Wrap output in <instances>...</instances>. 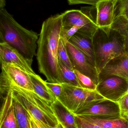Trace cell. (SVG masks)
Returning <instances> with one entry per match:
<instances>
[{
	"mask_svg": "<svg viewBox=\"0 0 128 128\" xmlns=\"http://www.w3.org/2000/svg\"><path fill=\"white\" fill-rule=\"evenodd\" d=\"M46 83L47 87L57 99L61 95L63 91V87L62 84L47 82L46 81Z\"/></svg>",
	"mask_w": 128,
	"mask_h": 128,
	"instance_id": "27",
	"label": "cell"
},
{
	"mask_svg": "<svg viewBox=\"0 0 128 128\" xmlns=\"http://www.w3.org/2000/svg\"><path fill=\"white\" fill-rule=\"evenodd\" d=\"M100 0H68V4L70 5L85 4L95 6L97 3Z\"/></svg>",
	"mask_w": 128,
	"mask_h": 128,
	"instance_id": "30",
	"label": "cell"
},
{
	"mask_svg": "<svg viewBox=\"0 0 128 128\" xmlns=\"http://www.w3.org/2000/svg\"><path fill=\"white\" fill-rule=\"evenodd\" d=\"M75 116L78 128H101L97 125L86 121L80 116L75 115Z\"/></svg>",
	"mask_w": 128,
	"mask_h": 128,
	"instance_id": "28",
	"label": "cell"
},
{
	"mask_svg": "<svg viewBox=\"0 0 128 128\" xmlns=\"http://www.w3.org/2000/svg\"><path fill=\"white\" fill-rule=\"evenodd\" d=\"M63 128V127H62L61 125L60 124H59L58 126V128Z\"/></svg>",
	"mask_w": 128,
	"mask_h": 128,
	"instance_id": "32",
	"label": "cell"
},
{
	"mask_svg": "<svg viewBox=\"0 0 128 128\" xmlns=\"http://www.w3.org/2000/svg\"><path fill=\"white\" fill-rule=\"evenodd\" d=\"M38 36L20 24L5 8L0 9V42L16 49L32 64L37 55Z\"/></svg>",
	"mask_w": 128,
	"mask_h": 128,
	"instance_id": "2",
	"label": "cell"
},
{
	"mask_svg": "<svg viewBox=\"0 0 128 128\" xmlns=\"http://www.w3.org/2000/svg\"><path fill=\"white\" fill-rule=\"evenodd\" d=\"M1 64V75L16 86L34 92L30 75L28 73L15 65L5 63Z\"/></svg>",
	"mask_w": 128,
	"mask_h": 128,
	"instance_id": "11",
	"label": "cell"
},
{
	"mask_svg": "<svg viewBox=\"0 0 128 128\" xmlns=\"http://www.w3.org/2000/svg\"><path fill=\"white\" fill-rule=\"evenodd\" d=\"M121 115L128 119V92L118 101Z\"/></svg>",
	"mask_w": 128,
	"mask_h": 128,
	"instance_id": "26",
	"label": "cell"
},
{
	"mask_svg": "<svg viewBox=\"0 0 128 128\" xmlns=\"http://www.w3.org/2000/svg\"><path fill=\"white\" fill-rule=\"evenodd\" d=\"M3 99L0 114V128H17L12 92L10 89Z\"/></svg>",
	"mask_w": 128,
	"mask_h": 128,
	"instance_id": "13",
	"label": "cell"
},
{
	"mask_svg": "<svg viewBox=\"0 0 128 128\" xmlns=\"http://www.w3.org/2000/svg\"><path fill=\"white\" fill-rule=\"evenodd\" d=\"M111 28L118 32L121 36L125 53L128 55V20L122 16H116Z\"/></svg>",
	"mask_w": 128,
	"mask_h": 128,
	"instance_id": "19",
	"label": "cell"
},
{
	"mask_svg": "<svg viewBox=\"0 0 128 128\" xmlns=\"http://www.w3.org/2000/svg\"><path fill=\"white\" fill-rule=\"evenodd\" d=\"M114 75L128 80V55L118 57L110 61L99 74V80L109 75Z\"/></svg>",
	"mask_w": 128,
	"mask_h": 128,
	"instance_id": "14",
	"label": "cell"
},
{
	"mask_svg": "<svg viewBox=\"0 0 128 128\" xmlns=\"http://www.w3.org/2000/svg\"><path fill=\"white\" fill-rule=\"evenodd\" d=\"M27 113L29 118L31 128H53L36 119L30 114Z\"/></svg>",
	"mask_w": 128,
	"mask_h": 128,
	"instance_id": "29",
	"label": "cell"
},
{
	"mask_svg": "<svg viewBox=\"0 0 128 128\" xmlns=\"http://www.w3.org/2000/svg\"><path fill=\"white\" fill-rule=\"evenodd\" d=\"M121 38L118 32L111 28L109 35L106 34V39L94 44L96 67L99 74L110 61L126 53L123 40L120 39Z\"/></svg>",
	"mask_w": 128,
	"mask_h": 128,
	"instance_id": "4",
	"label": "cell"
},
{
	"mask_svg": "<svg viewBox=\"0 0 128 128\" xmlns=\"http://www.w3.org/2000/svg\"><path fill=\"white\" fill-rule=\"evenodd\" d=\"M9 89L12 92L14 99L19 103L27 112L49 127L58 128L59 123L53 112L51 104L34 92L16 86L1 75V97L3 98L5 96Z\"/></svg>",
	"mask_w": 128,
	"mask_h": 128,
	"instance_id": "3",
	"label": "cell"
},
{
	"mask_svg": "<svg viewBox=\"0 0 128 128\" xmlns=\"http://www.w3.org/2000/svg\"><path fill=\"white\" fill-rule=\"evenodd\" d=\"M30 75L35 92L51 105L55 102L57 98L47 87L46 81L38 74Z\"/></svg>",
	"mask_w": 128,
	"mask_h": 128,
	"instance_id": "18",
	"label": "cell"
},
{
	"mask_svg": "<svg viewBox=\"0 0 128 128\" xmlns=\"http://www.w3.org/2000/svg\"><path fill=\"white\" fill-rule=\"evenodd\" d=\"M62 28V14L49 17L43 22L37 41L39 71L51 82L61 84L58 51Z\"/></svg>",
	"mask_w": 128,
	"mask_h": 128,
	"instance_id": "1",
	"label": "cell"
},
{
	"mask_svg": "<svg viewBox=\"0 0 128 128\" xmlns=\"http://www.w3.org/2000/svg\"><path fill=\"white\" fill-rule=\"evenodd\" d=\"M69 41L82 52L90 63L96 68L95 52L93 40L77 32L71 38Z\"/></svg>",
	"mask_w": 128,
	"mask_h": 128,
	"instance_id": "15",
	"label": "cell"
},
{
	"mask_svg": "<svg viewBox=\"0 0 128 128\" xmlns=\"http://www.w3.org/2000/svg\"><path fill=\"white\" fill-rule=\"evenodd\" d=\"M59 64L61 84H67L81 87L74 70L70 69L60 62H59Z\"/></svg>",
	"mask_w": 128,
	"mask_h": 128,
	"instance_id": "21",
	"label": "cell"
},
{
	"mask_svg": "<svg viewBox=\"0 0 128 128\" xmlns=\"http://www.w3.org/2000/svg\"><path fill=\"white\" fill-rule=\"evenodd\" d=\"M96 91L104 98L117 103L128 92V80L116 75L106 76L99 80Z\"/></svg>",
	"mask_w": 128,
	"mask_h": 128,
	"instance_id": "6",
	"label": "cell"
},
{
	"mask_svg": "<svg viewBox=\"0 0 128 128\" xmlns=\"http://www.w3.org/2000/svg\"><path fill=\"white\" fill-rule=\"evenodd\" d=\"M67 50L74 69L90 77L97 85L99 74L96 67L88 60L86 56L69 41L66 43Z\"/></svg>",
	"mask_w": 128,
	"mask_h": 128,
	"instance_id": "9",
	"label": "cell"
},
{
	"mask_svg": "<svg viewBox=\"0 0 128 128\" xmlns=\"http://www.w3.org/2000/svg\"><path fill=\"white\" fill-rule=\"evenodd\" d=\"M61 14L63 28H69L76 26L80 28L77 32L93 40L99 28L95 22L79 10H67Z\"/></svg>",
	"mask_w": 128,
	"mask_h": 128,
	"instance_id": "7",
	"label": "cell"
},
{
	"mask_svg": "<svg viewBox=\"0 0 128 128\" xmlns=\"http://www.w3.org/2000/svg\"><path fill=\"white\" fill-rule=\"evenodd\" d=\"M51 106L56 118L63 128H78L75 115L58 100Z\"/></svg>",
	"mask_w": 128,
	"mask_h": 128,
	"instance_id": "17",
	"label": "cell"
},
{
	"mask_svg": "<svg viewBox=\"0 0 128 128\" xmlns=\"http://www.w3.org/2000/svg\"><path fill=\"white\" fill-rule=\"evenodd\" d=\"M14 104L16 116L17 128H31L29 118L26 110L14 99Z\"/></svg>",
	"mask_w": 128,
	"mask_h": 128,
	"instance_id": "20",
	"label": "cell"
},
{
	"mask_svg": "<svg viewBox=\"0 0 128 128\" xmlns=\"http://www.w3.org/2000/svg\"><path fill=\"white\" fill-rule=\"evenodd\" d=\"M62 84L63 91L57 100L72 113L88 102L104 98L96 91H90L67 84Z\"/></svg>",
	"mask_w": 128,
	"mask_h": 128,
	"instance_id": "5",
	"label": "cell"
},
{
	"mask_svg": "<svg viewBox=\"0 0 128 128\" xmlns=\"http://www.w3.org/2000/svg\"><path fill=\"white\" fill-rule=\"evenodd\" d=\"M1 63L13 64L21 68L29 74H36L32 64L19 51L5 42H0Z\"/></svg>",
	"mask_w": 128,
	"mask_h": 128,
	"instance_id": "12",
	"label": "cell"
},
{
	"mask_svg": "<svg viewBox=\"0 0 128 128\" xmlns=\"http://www.w3.org/2000/svg\"><path fill=\"white\" fill-rule=\"evenodd\" d=\"M118 0H100L96 4V24L109 36L116 18Z\"/></svg>",
	"mask_w": 128,
	"mask_h": 128,
	"instance_id": "10",
	"label": "cell"
},
{
	"mask_svg": "<svg viewBox=\"0 0 128 128\" xmlns=\"http://www.w3.org/2000/svg\"><path fill=\"white\" fill-rule=\"evenodd\" d=\"M6 5L5 0H0V9L4 8Z\"/></svg>",
	"mask_w": 128,
	"mask_h": 128,
	"instance_id": "31",
	"label": "cell"
},
{
	"mask_svg": "<svg viewBox=\"0 0 128 128\" xmlns=\"http://www.w3.org/2000/svg\"><path fill=\"white\" fill-rule=\"evenodd\" d=\"M73 114L95 117L121 116L118 103L105 98L88 102Z\"/></svg>",
	"mask_w": 128,
	"mask_h": 128,
	"instance_id": "8",
	"label": "cell"
},
{
	"mask_svg": "<svg viewBox=\"0 0 128 128\" xmlns=\"http://www.w3.org/2000/svg\"><path fill=\"white\" fill-rule=\"evenodd\" d=\"M79 116L101 128H128V119L122 116L104 117Z\"/></svg>",
	"mask_w": 128,
	"mask_h": 128,
	"instance_id": "16",
	"label": "cell"
},
{
	"mask_svg": "<svg viewBox=\"0 0 128 128\" xmlns=\"http://www.w3.org/2000/svg\"><path fill=\"white\" fill-rule=\"evenodd\" d=\"M79 30H80V28L75 26L69 28H64L62 27L61 37L64 42L66 43Z\"/></svg>",
	"mask_w": 128,
	"mask_h": 128,
	"instance_id": "25",
	"label": "cell"
},
{
	"mask_svg": "<svg viewBox=\"0 0 128 128\" xmlns=\"http://www.w3.org/2000/svg\"><path fill=\"white\" fill-rule=\"evenodd\" d=\"M117 16H122L128 20V0H118L116 4V17Z\"/></svg>",
	"mask_w": 128,
	"mask_h": 128,
	"instance_id": "24",
	"label": "cell"
},
{
	"mask_svg": "<svg viewBox=\"0 0 128 128\" xmlns=\"http://www.w3.org/2000/svg\"><path fill=\"white\" fill-rule=\"evenodd\" d=\"M74 72L78 78L81 87L90 91H96L97 85L90 77L83 74L77 70L74 69Z\"/></svg>",
	"mask_w": 128,
	"mask_h": 128,
	"instance_id": "23",
	"label": "cell"
},
{
	"mask_svg": "<svg viewBox=\"0 0 128 128\" xmlns=\"http://www.w3.org/2000/svg\"><path fill=\"white\" fill-rule=\"evenodd\" d=\"M58 55L59 62L64 64L70 69L74 70L67 50L66 43L61 38L59 45Z\"/></svg>",
	"mask_w": 128,
	"mask_h": 128,
	"instance_id": "22",
	"label": "cell"
}]
</instances>
